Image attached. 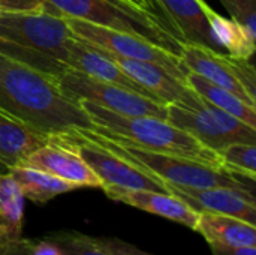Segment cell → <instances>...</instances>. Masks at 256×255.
<instances>
[{"label":"cell","mask_w":256,"mask_h":255,"mask_svg":"<svg viewBox=\"0 0 256 255\" xmlns=\"http://www.w3.org/2000/svg\"><path fill=\"white\" fill-rule=\"evenodd\" d=\"M44 11L141 36L177 56L183 44L153 14L126 0H45Z\"/></svg>","instance_id":"cell-5"},{"label":"cell","mask_w":256,"mask_h":255,"mask_svg":"<svg viewBox=\"0 0 256 255\" xmlns=\"http://www.w3.org/2000/svg\"><path fill=\"white\" fill-rule=\"evenodd\" d=\"M0 108L46 135L94 129L81 104L60 87L57 75L0 53Z\"/></svg>","instance_id":"cell-1"},{"label":"cell","mask_w":256,"mask_h":255,"mask_svg":"<svg viewBox=\"0 0 256 255\" xmlns=\"http://www.w3.org/2000/svg\"><path fill=\"white\" fill-rule=\"evenodd\" d=\"M126 2H129V3H132V5H135V6H138V8H141V9H144V11L153 14L154 17H158V18L166 26V29L170 30V33H171L176 39H178V41L183 44L182 35H180L178 30L176 29V26L172 24V21L168 18V15L165 14V11L162 9L160 3H159L158 0H126Z\"/></svg>","instance_id":"cell-27"},{"label":"cell","mask_w":256,"mask_h":255,"mask_svg":"<svg viewBox=\"0 0 256 255\" xmlns=\"http://www.w3.org/2000/svg\"><path fill=\"white\" fill-rule=\"evenodd\" d=\"M212 255H256V246H224L210 243Z\"/></svg>","instance_id":"cell-30"},{"label":"cell","mask_w":256,"mask_h":255,"mask_svg":"<svg viewBox=\"0 0 256 255\" xmlns=\"http://www.w3.org/2000/svg\"><path fill=\"white\" fill-rule=\"evenodd\" d=\"M231 18L240 23L250 35L256 36V0H220Z\"/></svg>","instance_id":"cell-26"},{"label":"cell","mask_w":256,"mask_h":255,"mask_svg":"<svg viewBox=\"0 0 256 255\" xmlns=\"http://www.w3.org/2000/svg\"><path fill=\"white\" fill-rule=\"evenodd\" d=\"M76 131L84 137L110 149L116 155L124 158L126 161L138 165L144 171L156 176L158 179L164 180L166 185L188 186V188L228 186V188H237V189H246L255 192L254 180L237 176L228 170L216 168L188 158L138 149L126 143H117L94 131H88V129H76Z\"/></svg>","instance_id":"cell-4"},{"label":"cell","mask_w":256,"mask_h":255,"mask_svg":"<svg viewBox=\"0 0 256 255\" xmlns=\"http://www.w3.org/2000/svg\"><path fill=\"white\" fill-rule=\"evenodd\" d=\"M9 174L16 182L22 197L36 204H44L60 194L78 189V186L70 182L28 167H15Z\"/></svg>","instance_id":"cell-22"},{"label":"cell","mask_w":256,"mask_h":255,"mask_svg":"<svg viewBox=\"0 0 256 255\" xmlns=\"http://www.w3.org/2000/svg\"><path fill=\"white\" fill-rule=\"evenodd\" d=\"M50 143V135L0 108V174L20 167L34 150Z\"/></svg>","instance_id":"cell-16"},{"label":"cell","mask_w":256,"mask_h":255,"mask_svg":"<svg viewBox=\"0 0 256 255\" xmlns=\"http://www.w3.org/2000/svg\"><path fill=\"white\" fill-rule=\"evenodd\" d=\"M166 120L189 132L208 149L219 152L234 143L256 144V129L204 99L200 108L182 104L166 105Z\"/></svg>","instance_id":"cell-7"},{"label":"cell","mask_w":256,"mask_h":255,"mask_svg":"<svg viewBox=\"0 0 256 255\" xmlns=\"http://www.w3.org/2000/svg\"><path fill=\"white\" fill-rule=\"evenodd\" d=\"M0 255H64L60 246L50 237L26 239L21 237Z\"/></svg>","instance_id":"cell-25"},{"label":"cell","mask_w":256,"mask_h":255,"mask_svg":"<svg viewBox=\"0 0 256 255\" xmlns=\"http://www.w3.org/2000/svg\"><path fill=\"white\" fill-rule=\"evenodd\" d=\"M20 167L45 171L62 180L70 182L78 188H102L99 177L74 150L51 140L27 156Z\"/></svg>","instance_id":"cell-13"},{"label":"cell","mask_w":256,"mask_h":255,"mask_svg":"<svg viewBox=\"0 0 256 255\" xmlns=\"http://www.w3.org/2000/svg\"><path fill=\"white\" fill-rule=\"evenodd\" d=\"M183 38V44L200 45L222 53L216 45L206 14L204 0H158Z\"/></svg>","instance_id":"cell-17"},{"label":"cell","mask_w":256,"mask_h":255,"mask_svg":"<svg viewBox=\"0 0 256 255\" xmlns=\"http://www.w3.org/2000/svg\"><path fill=\"white\" fill-rule=\"evenodd\" d=\"M24 200L12 176L0 174V254L22 237Z\"/></svg>","instance_id":"cell-19"},{"label":"cell","mask_w":256,"mask_h":255,"mask_svg":"<svg viewBox=\"0 0 256 255\" xmlns=\"http://www.w3.org/2000/svg\"><path fill=\"white\" fill-rule=\"evenodd\" d=\"M94 48H98L102 54L117 63L118 68L130 80H134L136 84L152 93L162 104H182L190 108H200L202 105L204 99L195 90H192L183 80L172 75L164 66L148 60L122 57L99 47Z\"/></svg>","instance_id":"cell-11"},{"label":"cell","mask_w":256,"mask_h":255,"mask_svg":"<svg viewBox=\"0 0 256 255\" xmlns=\"http://www.w3.org/2000/svg\"><path fill=\"white\" fill-rule=\"evenodd\" d=\"M170 194L183 200L195 212H212L234 216L256 225L255 192L228 186L188 188L168 185Z\"/></svg>","instance_id":"cell-12"},{"label":"cell","mask_w":256,"mask_h":255,"mask_svg":"<svg viewBox=\"0 0 256 255\" xmlns=\"http://www.w3.org/2000/svg\"><path fill=\"white\" fill-rule=\"evenodd\" d=\"M46 237L54 240L64 255H111L98 243L96 237L75 230L54 231L46 234Z\"/></svg>","instance_id":"cell-24"},{"label":"cell","mask_w":256,"mask_h":255,"mask_svg":"<svg viewBox=\"0 0 256 255\" xmlns=\"http://www.w3.org/2000/svg\"><path fill=\"white\" fill-rule=\"evenodd\" d=\"M72 38L66 20L46 11L0 12V53L39 71L62 74L66 69V45Z\"/></svg>","instance_id":"cell-3"},{"label":"cell","mask_w":256,"mask_h":255,"mask_svg":"<svg viewBox=\"0 0 256 255\" xmlns=\"http://www.w3.org/2000/svg\"><path fill=\"white\" fill-rule=\"evenodd\" d=\"M212 36L224 54L250 60L255 53V38L240 23L232 18L220 17L210 6L206 9Z\"/></svg>","instance_id":"cell-20"},{"label":"cell","mask_w":256,"mask_h":255,"mask_svg":"<svg viewBox=\"0 0 256 255\" xmlns=\"http://www.w3.org/2000/svg\"><path fill=\"white\" fill-rule=\"evenodd\" d=\"M207 243L224 246H256L255 225L220 213L200 212L198 221L194 228Z\"/></svg>","instance_id":"cell-18"},{"label":"cell","mask_w":256,"mask_h":255,"mask_svg":"<svg viewBox=\"0 0 256 255\" xmlns=\"http://www.w3.org/2000/svg\"><path fill=\"white\" fill-rule=\"evenodd\" d=\"M62 90L75 101H88L102 108L129 116H154L166 119V105L126 87L106 83L78 71L64 69L57 75Z\"/></svg>","instance_id":"cell-8"},{"label":"cell","mask_w":256,"mask_h":255,"mask_svg":"<svg viewBox=\"0 0 256 255\" xmlns=\"http://www.w3.org/2000/svg\"><path fill=\"white\" fill-rule=\"evenodd\" d=\"M219 156L224 167L249 180L256 179V144L252 143H234L220 149Z\"/></svg>","instance_id":"cell-23"},{"label":"cell","mask_w":256,"mask_h":255,"mask_svg":"<svg viewBox=\"0 0 256 255\" xmlns=\"http://www.w3.org/2000/svg\"><path fill=\"white\" fill-rule=\"evenodd\" d=\"M50 140L74 150L99 177L102 188L118 186L124 189L170 192V188L164 180L116 155L102 144L84 137L76 129H69L62 134L51 135Z\"/></svg>","instance_id":"cell-6"},{"label":"cell","mask_w":256,"mask_h":255,"mask_svg":"<svg viewBox=\"0 0 256 255\" xmlns=\"http://www.w3.org/2000/svg\"><path fill=\"white\" fill-rule=\"evenodd\" d=\"M63 18L66 20L69 29L76 38L122 57L154 62L186 83L188 71L184 69L180 56L132 33L112 30L76 18H68V17Z\"/></svg>","instance_id":"cell-10"},{"label":"cell","mask_w":256,"mask_h":255,"mask_svg":"<svg viewBox=\"0 0 256 255\" xmlns=\"http://www.w3.org/2000/svg\"><path fill=\"white\" fill-rule=\"evenodd\" d=\"M90 120L94 132L138 149L194 159L216 168L226 170L218 152L208 149L189 132L174 126L166 119L154 116H129L94 105L88 101H78Z\"/></svg>","instance_id":"cell-2"},{"label":"cell","mask_w":256,"mask_h":255,"mask_svg":"<svg viewBox=\"0 0 256 255\" xmlns=\"http://www.w3.org/2000/svg\"><path fill=\"white\" fill-rule=\"evenodd\" d=\"M98 243L111 255H153L118 239V237H96Z\"/></svg>","instance_id":"cell-28"},{"label":"cell","mask_w":256,"mask_h":255,"mask_svg":"<svg viewBox=\"0 0 256 255\" xmlns=\"http://www.w3.org/2000/svg\"><path fill=\"white\" fill-rule=\"evenodd\" d=\"M66 50H68L66 59H64L66 69L78 71V72H82V74L90 75L93 78H98V80H102L106 83H112V84L126 87L129 90L138 92V93L148 96L152 99H156L152 93H148L146 89H142L140 84H136L134 80H130L118 68L117 63H114L105 54H102L92 44H88V42H86V41H82L74 35V38L68 41Z\"/></svg>","instance_id":"cell-14"},{"label":"cell","mask_w":256,"mask_h":255,"mask_svg":"<svg viewBox=\"0 0 256 255\" xmlns=\"http://www.w3.org/2000/svg\"><path fill=\"white\" fill-rule=\"evenodd\" d=\"M180 59L186 71L204 77L256 107V74L250 60L237 59L194 44H183Z\"/></svg>","instance_id":"cell-9"},{"label":"cell","mask_w":256,"mask_h":255,"mask_svg":"<svg viewBox=\"0 0 256 255\" xmlns=\"http://www.w3.org/2000/svg\"><path fill=\"white\" fill-rule=\"evenodd\" d=\"M45 0H0V12L21 14L44 11Z\"/></svg>","instance_id":"cell-29"},{"label":"cell","mask_w":256,"mask_h":255,"mask_svg":"<svg viewBox=\"0 0 256 255\" xmlns=\"http://www.w3.org/2000/svg\"><path fill=\"white\" fill-rule=\"evenodd\" d=\"M102 189L114 201H120L140 210L171 219L192 230L196 225L198 212H195L174 194L148 189H124L118 186H105Z\"/></svg>","instance_id":"cell-15"},{"label":"cell","mask_w":256,"mask_h":255,"mask_svg":"<svg viewBox=\"0 0 256 255\" xmlns=\"http://www.w3.org/2000/svg\"><path fill=\"white\" fill-rule=\"evenodd\" d=\"M186 84L195 90L202 99H206L207 102H210L212 105L224 110L225 113L234 116L236 119L242 120L243 123L252 126L256 129V107L250 105L249 102L243 101L240 96H237L236 93L216 86L213 83H210L208 80H206L204 77L195 74V72H189L186 74Z\"/></svg>","instance_id":"cell-21"}]
</instances>
